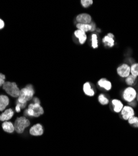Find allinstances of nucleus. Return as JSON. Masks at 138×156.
Segmentation results:
<instances>
[{
  "label": "nucleus",
  "instance_id": "nucleus-13",
  "mask_svg": "<svg viewBox=\"0 0 138 156\" xmlns=\"http://www.w3.org/2000/svg\"><path fill=\"white\" fill-rule=\"evenodd\" d=\"M83 90L85 95L93 97L95 95V90L92 87V85L90 82H86L83 86Z\"/></svg>",
  "mask_w": 138,
  "mask_h": 156
},
{
  "label": "nucleus",
  "instance_id": "nucleus-9",
  "mask_svg": "<svg viewBox=\"0 0 138 156\" xmlns=\"http://www.w3.org/2000/svg\"><path fill=\"white\" fill-rule=\"evenodd\" d=\"M110 102L113 111L116 114H119L124 106L122 101L118 99H113Z\"/></svg>",
  "mask_w": 138,
  "mask_h": 156
},
{
  "label": "nucleus",
  "instance_id": "nucleus-30",
  "mask_svg": "<svg viewBox=\"0 0 138 156\" xmlns=\"http://www.w3.org/2000/svg\"><path fill=\"white\" fill-rule=\"evenodd\" d=\"M16 111L18 112H20V111H21V108L19 107V106H16Z\"/></svg>",
  "mask_w": 138,
  "mask_h": 156
},
{
  "label": "nucleus",
  "instance_id": "nucleus-12",
  "mask_svg": "<svg viewBox=\"0 0 138 156\" xmlns=\"http://www.w3.org/2000/svg\"><path fill=\"white\" fill-rule=\"evenodd\" d=\"M30 134L34 136H40L44 133V129L41 124H36L30 129Z\"/></svg>",
  "mask_w": 138,
  "mask_h": 156
},
{
  "label": "nucleus",
  "instance_id": "nucleus-3",
  "mask_svg": "<svg viewBox=\"0 0 138 156\" xmlns=\"http://www.w3.org/2000/svg\"><path fill=\"white\" fill-rule=\"evenodd\" d=\"M137 92L135 87L128 86L125 87L121 93L123 100L127 103H130L136 100Z\"/></svg>",
  "mask_w": 138,
  "mask_h": 156
},
{
  "label": "nucleus",
  "instance_id": "nucleus-29",
  "mask_svg": "<svg viewBox=\"0 0 138 156\" xmlns=\"http://www.w3.org/2000/svg\"><path fill=\"white\" fill-rule=\"evenodd\" d=\"M33 103H41V101L40 100L37 98H34L33 99Z\"/></svg>",
  "mask_w": 138,
  "mask_h": 156
},
{
  "label": "nucleus",
  "instance_id": "nucleus-15",
  "mask_svg": "<svg viewBox=\"0 0 138 156\" xmlns=\"http://www.w3.org/2000/svg\"><path fill=\"white\" fill-rule=\"evenodd\" d=\"M74 35L76 37L80 44H83L87 40V36L86 33L82 31L79 30H77L75 31Z\"/></svg>",
  "mask_w": 138,
  "mask_h": 156
},
{
  "label": "nucleus",
  "instance_id": "nucleus-8",
  "mask_svg": "<svg viewBox=\"0 0 138 156\" xmlns=\"http://www.w3.org/2000/svg\"><path fill=\"white\" fill-rule=\"evenodd\" d=\"M115 36L113 33H108L102 38V42L105 47L108 48H113L115 45Z\"/></svg>",
  "mask_w": 138,
  "mask_h": 156
},
{
  "label": "nucleus",
  "instance_id": "nucleus-27",
  "mask_svg": "<svg viewBox=\"0 0 138 156\" xmlns=\"http://www.w3.org/2000/svg\"><path fill=\"white\" fill-rule=\"evenodd\" d=\"M128 105H130V106H131L132 108H136V107L137 106V102L135 100V101H133V102L129 103Z\"/></svg>",
  "mask_w": 138,
  "mask_h": 156
},
{
  "label": "nucleus",
  "instance_id": "nucleus-26",
  "mask_svg": "<svg viewBox=\"0 0 138 156\" xmlns=\"http://www.w3.org/2000/svg\"><path fill=\"white\" fill-rule=\"evenodd\" d=\"M91 26H92V30H91V32H94L96 31V23L94 22V21H92L91 23H90Z\"/></svg>",
  "mask_w": 138,
  "mask_h": 156
},
{
  "label": "nucleus",
  "instance_id": "nucleus-6",
  "mask_svg": "<svg viewBox=\"0 0 138 156\" xmlns=\"http://www.w3.org/2000/svg\"><path fill=\"white\" fill-rule=\"evenodd\" d=\"M116 73L118 76L125 79L131 74L130 65L126 62L121 63L116 68Z\"/></svg>",
  "mask_w": 138,
  "mask_h": 156
},
{
  "label": "nucleus",
  "instance_id": "nucleus-21",
  "mask_svg": "<svg viewBox=\"0 0 138 156\" xmlns=\"http://www.w3.org/2000/svg\"><path fill=\"white\" fill-rule=\"evenodd\" d=\"M98 34L96 33H92L91 35V44L92 47L93 49H96L98 48Z\"/></svg>",
  "mask_w": 138,
  "mask_h": 156
},
{
  "label": "nucleus",
  "instance_id": "nucleus-20",
  "mask_svg": "<svg viewBox=\"0 0 138 156\" xmlns=\"http://www.w3.org/2000/svg\"><path fill=\"white\" fill-rule=\"evenodd\" d=\"M76 27H77V30H80L82 31H83L85 33L91 31V30H92V26H91L90 24H86L77 23Z\"/></svg>",
  "mask_w": 138,
  "mask_h": 156
},
{
  "label": "nucleus",
  "instance_id": "nucleus-24",
  "mask_svg": "<svg viewBox=\"0 0 138 156\" xmlns=\"http://www.w3.org/2000/svg\"><path fill=\"white\" fill-rule=\"evenodd\" d=\"M80 3L82 6L84 8H89L90 6H92L93 4V2L92 0H82Z\"/></svg>",
  "mask_w": 138,
  "mask_h": 156
},
{
  "label": "nucleus",
  "instance_id": "nucleus-14",
  "mask_svg": "<svg viewBox=\"0 0 138 156\" xmlns=\"http://www.w3.org/2000/svg\"><path fill=\"white\" fill-rule=\"evenodd\" d=\"M14 115V111L12 109L5 110L2 114H0V121L6 122L10 120Z\"/></svg>",
  "mask_w": 138,
  "mask_h": 156
},
{
  "label": "nucleus",
  "instance_id": "nucleus-7",
  "mask_svg": "<svg viewBox=\"0 0 138 156\" xmlns=\"http://www.w3.org/2000/svg\"><path fill=\"white\" fill-rule=\"evenodd\" d=\"M119 114L123 120L128 121L131 118L135 115V110L130 105H125Z\"/></svg>",
  "mask_w": 138,
  "mask_h": 156
},
{
  "label": "nucleus",
  "instance_id": "nucleus-11",
  "mask_svg": "<svg viewBox=\"0 0 138 156\" xmlns=\"http://www.w3.org/2000/svg\"><path fill=\"white\" fill-rule=\"evenodd\" d=\"M75 20H76L77 23L86 24H89L93 21L91 15L88 13H85V12L84 13H80L78 15L76 16Z\"/></svg>",
  "mask_w": 138,
  "mask_h": 156
},
{
  "label": "nucleus",
  "instance_id": "nucleus-31",
  "mask_svg": "<svg viewBox=\"0 0 138 156\" xmlns=\"http://www.w3.org/2000/svg\"><path fill=\"white\" fill-rule=\"evenodd\" d=\"M136 101L138 102V92H137V96H136Z\"/></svg>",
  "mask_w": 138,
  "mask_h": 156
},
{
  "label": "nucleus",
  "instance_id": "nucleus-1",
  "mask_svg": "<svg viewBox=\"0 0 138 156\" xmlns=\"http://www.w3.org/2000/svg\"><path fill=\"white\" fill-rule=\"evenodd\" d=\"M34 94V90L31 84H29L20 90V94L16 102V106L21 109H24L28 101L31 100Z\"/></svg>",
  "mask_w": 138,
  "mask_h": 156
},
{
  "label": "nucleus",
  "instance_id": "nucleus-19",
  "mask_svg": "<svg viewBox=\"0 0 138 156\" xmlns=\"http://www.w3.org/2000/svg\"><path fill=\"white\" fill-rule=\"evenodd\" d=\"M98 101L102 106H107L110 102L109 98L106 96L105 94L103 93H101L98 95Z\"/></svg>",
  "mask_w": 138,
  "mask_h": 156
},
{
  "label": "nucleus",
  "instance_id": "nucleus-25",
  "mask_svg": "<svg viewBox=\"0 0 138 156\" xmlns=\"http://www.w3.org/2000/svg\"><path fill=\"white\" fill-rule=\"evenodd\" d=\"M5 79H6V77L5 76V74H2V73H0V87H2L3 86V84H5Z\"/></svg>",
  "mask_w": 138,
  "mask_h": 156
},
{
  "label": "nucleus",
  "instance_id": "nucleus-16",
  "mask_svg": "<svg viewBox=\"0 0 138 156\" xmlns=\"http://www.w3.org/2000/svg\"><path fill=\"white\" fill-rule=\"evenodd\" d=\"M9 99L7 96L0 95V111H3L8 106Z\"/></svg>",
  "mask_w": 138,
  "mask_h": 156
},
{
  "label": "nucleus",
  "instance_id": "nucleus-22",
  "mask_svg": "<svg viewBox=\"0 0 138 156\" xmlns=\"http://www.w3.org/2000/svg\"><path fill=\"white\" fill-rule=\"evenodd\" d=\"M128 124L134 128H138V117L134 115L128 121Z\"/></svg>",
  "mask_w": 138,
  "mask_h": 156
},
{
  "label": "nucleus",
  "instance_id": "nucleus-18",
  "mask_svg": "<svg viewBox=\"0 0 138 156\" xmlns=\"http://www.w3.org/2000/svg\"><path fill=\"white\" fill-rule=\"evenodd\" d=\"M2 128L8 133H12L15 131V126L11 122L6 121L2 124Z\"/></svg>",
  "mask_w": 138,
  "mask_h": 156
},
{
  "label": "nucleus",
  "instance_id": "nucleus-28",
  "mask_svg": "<svg viewBox=\"0 0 138 156\" xmlns=\"http://www.w3.org/2000/svg\"><path fill=\"white\" fill-rule=\"evenodd\" d=\"M5 22L3 20H2L1 18H0V30H2L5 27Z\"/></svg>",
  "mask_w": 138,
  "mask_h": 156
},
{
  "label": "nucleus",
  "instance_id": "nucleus-17",
  "mask_svg": "<svg viewBox=\"0 0 138 156\" xmlns=\"http://www.w3.org/2000/svg\"><path fill=\"white\" fill-rule=\"evenodd\" d=\"M137 81H138L137 77L134 76L131 74H130L126 78H125L124 80V82L126 83V84L128 86H131V87H133L136 86V84L137 83Z\"/></svg>",
  "mask_w": 138,
  "mask_h": 156
},
{
  "label": "nucleus",
  "instance_id": "nucleus-5",
  "mask_svg": "<svg viewBox=\"0 0 138 156\" xmlns=\"http://www.w3.org/2000/svg\"><path fill=\"white\" fill-rule=\"evenodd\" d=\"M29 125L30 122L26 117H19L16 119L15 122V130L18 134H22Z\"/></svg>",
  "mask_w": 138,
  "mask_h": 156
},
{
  "label": "nucleus",
  "instance_id": "nucleus-23",
  "mask_svg": "<svg viewBox=\"0 0 138 156\" xmlns=\"http://www.w3.org/2000/svg\"><path fill=\"white\" fill-rule=\"evenodd\" d=\"M131 74L138 77V62H134L130 66Z\"/></svg>",
  "mask_w": 138,
  "mask_h": 156
},
{
  "label": "nucleus",
  "instance_id": "nucleus-10",
  "mask_svg": "<svg viewBox=\"0 0 138 156\" xmlns=\"http://www.w3.org/2000/svg\"><path fill=\"white\" fill-rule=\"evenodd\" d=\"M97 85L99 88L103 89L106 91H109L113 87L111 82L105 77H102L101 79H99L97 82Z\"/></svg>",
  "mask_w": 138,
  "mask_h": 156
},
{
  "label": "nucleus",
  "instance_id": "nucleus-2",
  "mask_svg": "<svg viewBox=\"0 0 138 156\" xmlns=\"http://www.w3.org/2000/svg\"><path fill=\"white\" fill-rule=\"evenodd\" d=\"M44 113V110L41 106V103H31L29 105L28 109L25 111V114L35 118H38Z\"/></svg>",
  "mask_w": 138,
  "mask_h": 156
},
{
  "label": "nucleus",
  "instance_id": "nucleus-4",
  "mask_svg": "<svg viewBox=\"0 0 138 156\" xmlns=\"http://www.w3.org/2000/svg\"><path fill=\"white\" fill-rule=\"evenodd\" d=\"M2 87L3 89L6 91V93L11 97H19L20 94V90L16 83L6 81Z\"/></svg>",
  "mask_w": 138,
  "mask_h": 156
}]
</instances>
